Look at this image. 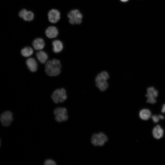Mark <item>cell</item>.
I'll use <instances>...</instances> for the list:
<instances>
[{
	"label": "cell",
	"instance_id": "d6986e66",
	"mask_svg": "<svg viewBox=\"0 0 165 165\" xmlns=\"http://www.w3.org/2000/svg\"><path fill=\"white\" fill-rule=\"evenodd\" d=\"M34 18V14L33 12L27 11L23 18L25 21H31L33 20Z\"/></svg>",
	"mask_w": 165,
	"mask_h": 165
},
{
	"label": "cell",
	"instance_id": "ba28073f",
	"mask_svg": "<svg viewBox=\"0 0 165 165\" xmlns=\"http://www.w3.org/2000/svg\"><path fill=\"white\" fill-rule=\"evenodd\" d=\"M49 21L51 23L57 22L60 18V13L57 10L53 9L50 10L48 14Z\"/></svg>",
	"mask_w": 165,
	"mask_h": 165
},
{
	"label": "cell",
	"instance_id": "30bf717a",
	"mask_svg": "<svg viewBox=\"0 0 165 165\" xmlns=\"http://www.w3.org/2000/svg\"><path fill=\"white\" fill-rule=\"evenodd\" d=\"M46 36L50 38L56 37L58 34L57 29L55 27L50 26L48 27L45 31Z\"/></svg>",
	"mask_w": 165,
	"mask_h": 165
},
{
	"label": "cell",
	"instance_id": "d4e9b609",
	"mask_svg": "<svg viewBox=\"0 0 165 165\" xmlns=\"http://www.w3.org/2000/svg\"><path fill=\"white\" fill-rule=\"evenodd\" d=\"M129 0H120V1L123 2H126L128 1Z\"/></svg>",
	"mask_w": 165,
	"mask_h": 165
},
{
	"label": "cell",
	"instance_id": "52a82bcc",
	"mask_svg": "<svg viewBox=\"0 0 165 165\" xmlns=\"http://www.w3.org/2000/svg\"><path fill=\"white\" fill-rule=\"evenodd\" d=\"M13 114L9 111L4 112L0 116L1 122L4 126H9L13 120Z\"/></svg>",
	"mask_w": 165,
	"mask_h": 165
},
{
	"label": "cell",
	"instance_id": "7c38bea8",
	"mask_svg": "<svg viewBox=\"0 0 165 165\" xmlns=\"http://www.w3.org/2000/svg\"><path fill=\"white\" fill-rule=\"evenodd\" d=\"M164 131L160 125H157L152 130V134L154 137L156 139H160L163 137Z\"/></svg>",
	"mask_w": 165,
	"mask_h": 165
},
{
	"label": "cell",
	"instance_id": "5bb4252c",
	"mask_svg": "<svg viewBox=\"0 0 165 165\" xmlns=\"http://www.w3.org/2000/svg\"><path fill=\"white\" fill-rule=\"evenodd\" d=\"M36 56L38 60L42 64L46 62L48 58L47 54L44 51L40 50L36 53Z\"/></svg>",
	"mask_w": 165,
	"mask_h": 165
},
{
	"label": "cell",
	"instance_id": "ac0fdd59",
	"mask_svg": "<svg viewBox=\"0 0 165 165\" xmlns=\"http://www.w3.org/2000/svg\"><path fill=\"white\" fill-rule=\"evenodd\" d=\"M96 86L100 90L104 91L108 88V84L106 81H102L96 82Z\"/></svg>",
	"mask_w": 165,
	"mask_h": 165
},
{
	"label": "cell",
	"instance_id": "7a4b0ae2",
	"mask_svg": "<svg viewBox=\"0 0 165 165\" xmlns=\"http://www.w3.org/2000/svg\"><path fill=\"white\" fill-rule=\"evenodd\" d=\"M107 136L103 132L93 134L90 138V142L95 147H102L108 141Z\"/></svg>",
	"mask_w": 165,
	"mask_h": 165
},
{
	"label": "cell",
	"instance_id": "277c9868",
	"mask_svg": "<svg viewBox=\"0 0 165 165\" xmlns=\"http://www.w3.org/2000/svg\"><path fill=\"white\" fill-rule=\"evenodd\" d=\"M53 113L55 115V119L58 122L66 121L68 119L67 109L65 108H57L54 110Z\"/></svg>",
	"mask_w": 165,
	"mask_h": 165
},
{
	"label": "cell",
	"instance_id": "8992f818",
	"mask_svg": "<svg viewBox=\"0 0 165 165\" xmlns=\"http://www.w3.org/2000/svg\"><path fill=\"white\" fill-rule=\"evenodd\" d=\"M158 92L154 87L148 88L147 90L146 96L147 98V102L150 104H154L156 101V97L158 95Z\"/></svg>",
	"mask_w": 165,
	"mask_h": 165
},
{
	"label": "cell",
	"instance_id": "7402d4cb",
	"mask_svg": "<svg viewBox=\"0 0 165 165\" xmlns=\"http://www.w3.org/2000/svg\"><path fill=\"white\" fill-rule=\"evenodd\" d=\"M152 119L153 121L155 123H157L159 122L160 119L158 116L153 115L152 116Z\"/></svg>",
	"mask_w": 165,
	"mask_h": 165
},
{
	"label": "cell",
	"instance_id": "603a6c76",
	"mask_svg": "<svg viewBox=\"0 0 165 165\" xmlns=\"http://www.w3.org/2000/svg\"><path fill=\"white\" fill-rule=\"evenodd\" d=\"M161 111L162 113H165V104L163 105Z\"/></svg>",
	"mask_w": 165,
	"mask_h": 165
},
{
	"label": "cell",
	"instance_id": "2e32d148",
	"mask_svg": "<svg viewBox=\"0 0 165 165\" xmlns=\"http://www.w3.org/2000/svg\"><path fill=\"white\" fill-rule=\"evenodd\" d=\"M33 50L32 48L29 46L25 47L21 50V55L25 57H28L33 53Z\"/></svg>",
	"mask_w": 165,
	"mask_h": 165
},
{
	"label": "cell",
	"instance_id": "9c48e42d",
	"mask_svg": "<svg viewBox=\"0 0 165 165\" xmlns=\"http://www.w3.org/2000/svg\"><path fill=\"white\" fill-rule=\"evenodd\" d=\"M28 69L32 72H34L37 69L38 64L36 60L33 58H28L26 61Z\"/></svg>",
	"mask_w": 165,
	"mask_h": 165
},
{
	"label": "cell",
	"instance_id": "ffe728a7",
	"mask_svg": "<svg viewBox=\"0 0 165 165\" xmlns=\"http://www.w3.org/2000/svg\"><path fill=\"white\" fill-rule=\"evenodd\" d=\"M56 164L54 161L51 159L46 160L44 163V164L45 165H55Z\"/></svg>",
	"mask_w": 165,
	"mask_h": 165
},
{
	"label": "cell",
	"instance_id": "8fae6325",
	"mask_svg": "<svg viewBox=\"0 0 165 165\" xmlns=\"http://www.w3.org/2000/svg\"><path fill=\"white\" fill-rule=\"evenodd\" d=\"M32 45L35 50H41L44 48L45 44L42 38H37L33 41Z\"/></svg>",
	"mask_w": 165,
	"mask_h": 165
},
{
	"label": "cell",
	"instance_id": "e0dca14e",
	"mask_svg": "<svg viewBox=\"0 0 165 165\" xmlns=\"http://www.w3.org/2000/svg\"><path fill=\"white\" fill-rule=\"evenodd\" d=\"M109 78L108 73L105 71H103L99 74L95 78L96 82L102 81H106Z\"/></svg>",
	"mask_w": 165,
	"mask_h": 165
},
{
	"label": "cell",
	"instance_id": "5b68a950",
	"mask_svg": "<svg viewBox=\"0 0 165 165\" xmlns=\"http://www.w3.org/2000/svg\"><path fill=\"white\" fill-rule=\"evenodd\" d=\"M68 16L69 22L71 24H79L81 22L82 16L78 10H71L68 13Z\"/></svg>",
	"mask_w": 165,
	"mask_h": 165
},
{
	"label": "cell",
	"instance_id": "4fadbf2b",
	"mask_svg": "<svg viewBox=\"0 0 165 165\" xmlns=\"http://www.w3.org/2000/svg\"><path fill=\"white\" fill-rule=\"evenodd\" d=\"M52 45L53 50L55 53H60L63 49V44L62 42L59 40H56L53 41Z\"/></svg>",
	"mask_w": 165,
	"mask_h": 165
},
{
	"label": "cell",
	"instance_id": "cb8c5ba5",
	"mask_svg": "<svg viewBox=\"0 0 165 165\" xmlns=\"http://www.w3.org/2000/svg\"><path fill=\"white\" fill-rule=\"evenodd\" d=\"M158 116L160 118V119H164V117L162 115H158Z\"/></svg>",
	"mask_w": 165,
	"mask_h": 165
},
{
	"label": "cell",
	"instance_id": "6da1fadb",
	"mask_svg": "<svg viewBox=\"0 0 165 165\" xmlns=\"http://www.w3.org/2000/svg\"><path fill=\"white\" fill-rule=\"evenodd\" d=\"M61 64L59 61L56 59L49 60L45 65V72L50 76H56L61 72Z\"/></svg>",
	"mask_w": 165,
	"mask_h": 165
},
{
	"label": "cell",
	"instance_id": "9a60e30c",
	"mask_svg": "<svg viewBox=\"0 0 165 165\" xmlns=\"http://www.w3.org/2000/svg\"><path fill=\"white\" fill-rule=\"evenodd\" d=\"M139 115L140 118L142 119L146 120L151 117V113L149 110L144 109L140 111Z\"/></svg>",
	"mask_w": 165,
	"mask_h": 165
},
{
	"label": "cell",
	"instance_id": "3957f363",
	"mask_svg": "<svg viewBox=\"0 0 165 165\" xmlns=\"http://www.w3.org/2000/svg\"><path fill=\"white\" fill-rule=\"evenodd\" d=\"M51 98L55 103L63 102L67 98L65 90L63 88L56 89L53 92Z\"/></svg>",
	"mask_w": 165,
	"mask_h": 165
},
{
	"label": "cell",
	"instance_id": "44dd1931",
	"mask_svg": "<svg viewBox=\"0 0 165 165\" xmlns=\"http://www.w3.org/2000/svg\"><path fill=\"white\" fill-rule=\"evenodd\" d=\"M27 11V10L25 9H22L19 13V16L23 18Z\"/></svg>",
	"mask_w": 165,
	"mask_h": 165
}]
</instances>
